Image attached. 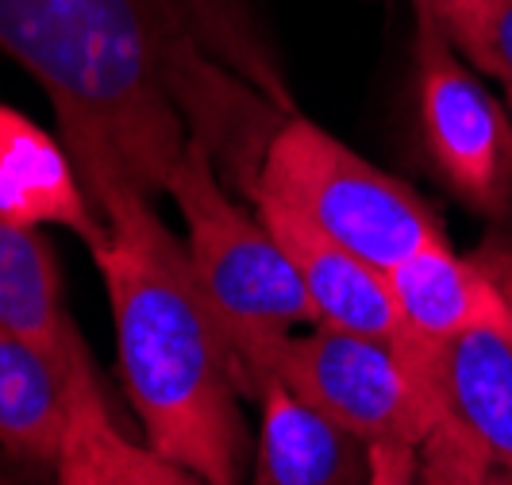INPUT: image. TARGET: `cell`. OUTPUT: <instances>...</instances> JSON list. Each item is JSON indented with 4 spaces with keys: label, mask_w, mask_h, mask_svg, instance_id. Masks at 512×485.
Instances as JSON below:
<instances>
[{
    "label": "cell",
    "mask_w": 512,
    "mask_h": 485,
    "mask_svg": "<svg viewBox=\"0 0 512 485\" xmlns=\"http://www.w3.org/2000/svg\"><path fill=\"white\" fill-rule=\"evenodd\" d=\"M0 54L43 85L89 201L104 185L170 193L189 135L212 151L228 120L174 0H0Z\"/></svg>",
    "instance_id": "6da1fadb"
},
{
    "label": "cell",
    "mask_w": 512,
    "mask_h": 485,
    "mask_svg": "<svg viewBox=\"0 0 512 485\" xmlns=\"http://www.w3.org/2000/svg\"><path fill=\"white\" fill-rule=\"evenodd\" d=\"M93 205L108 224L93 262L147 443L212 485H243L251 459L243 370L185 243L154 212V197L131 185H104Z\"/></svg>",
    "instance_id": "7a4b0ae2"
},
{
    "label": "cell",
    "mask_w": 512,
    "mask_h": 485,
    "mask_svg": "<svg viewBox=\"0 0 512 485\" xmlns=\"http://www.w3.org/2000/svg\"><path fill=\"white\" fill-rule=\"evenodd\" d=\"M170 197L185 220L189 262L239 355L243 389L258 401L274 378L278 351L293 328L316 324V308L274 231L224 189L216 158L197 135L185 143Z\"/></svg>",
    "instance_id": "3957f363"
},
{
    "label": "cell",
    "mask_w": 512,
    "mask_h": 485,
    "mask_svg": "<svg viewBox=\"0 0 512 485\" xmlns=\"http://www.w3.org/2000/svg\"><path fill=\"white\" fill-rule=\"evenodd\" d=\"M251 197H270L297 212L382 274L432 243H447L439 212L412 185L382 174L305 116L274 128Z\"/></svg>",
    "instance_id": "277c9868"
},
{
    "label": "cell",
    "mask_w": 512,
    "mask_h": 485,
    "mask_svg": "<svg viewBox=\"0 0 512 485\" xmlns=\"http://www.w3.org/2000/svg\"><path fill=\"white\" fill-rule=\"evenodd\" d=\"M301 405L359 435L362 443L420 447L439 424L432 393L385 339L316 324L278 351L274 378Z\"/></svg>",
    "instance_id": "5b68a950"
},
{
    "label": "cell",
    "mask_w": 512,
    "mask_h": 485,
    "mask_svg": "<svg viewBox=\"0 0 512 485\" xmlns=\"http://www.w3.org/2000/svg\"><path fill=\"white\" fill-rule=\"evenodd\" d=\"M416 108L443 185L489 224L512 220V124L432 20H416Z\"/></svg>",
    "instance_id": "8992f818"
},
{
    "label": "cell",
    "mask_w": 512,
    "mask_h": 485,
    "mask_svg": "<svg viewBox=\"0 0 512 485\" xmlns=\"http://www.w3.org/2000/svg\"><path fill=\"white\" fill-rule=\"evenodd\" d=\"M397 351L432 393L439 420L455 424L493 470H512V335L474 328L447 343L401 335Z\"/></svg>",
    "instance_id": "52a82bcc"
},
{
    "label": "cell",
    "mask_w": 512,
    "mask_h": 485,
    "mask_svg": "<svg viewBox=\"0 0 512 485\" xmlns=\"http://www.w3.org/2000/svg\"><path fill=\"white\" fill-rule=\"evenodd\" d=\"M251 201L293 262L308 301L316 308V324L385 339L397 347L405 328H401V312H397L393 289L382 270H374L359 255L343 251L324 231H316L308 220H301L297 212H289L278 201H270V197H251Z\"/></svg>",
    "instance_id": "ba28073f"
},
{
    "label": "cell",
    "mask_w": 512,
    "mask_h": 485,
    "mask_svg": "<svg viewBox=\"0 0 512 485\" xmlns=\"http://www.w3.org/2000/svg\"><path fill=\"white\" fill-rule=\"evenodd\" d=\"M0 212L24 228L74 231L89 255L108 239L66 143L8 104H0Z\"/></svg>",
    "instance_id": "9c48e42d"
},
{
    "label": "cell",
    "mask_w": 512,
    "mask_h": 485,
    "mask_svg": "<svg viewBox=\"0 0 512 485\" xmlns=\"http://www.w3.org/2000/svg\"><path fill=\"white\" fill-rule=\"evenodd\" d=\"M401 312L405 339L447 343L474 328L512 335V305L505 289L478 258H459L447 243H432L385 274Z\"/></svg>",
    "instance_id": "30bf717a"
},
{
    "label": "cell",
    "mask_w": 512,
    "mask_h": 485,
    "mask_svg": "<svg viewBox=\"0 0 512 485\" xmlns=\"http://www.w3.org/2000/svg\"><path fill=\"white\" fill-rule=\"evenodd\" d=\"M70 374L0 324V451L24 478L47 482L70 428Z\"/></svg>",
    "instance_id": "8fae6325"
},
{
    "label": "cell",
    "mask_w": 512,
    "mask_h": 485,
    "mask_svg": "<svg viewBox=\"0 0 512 485\" xmlns=\"http://www.w3.org/2000/svg\"><path fill=\"white\" fill-rule=\"evenodd\" d=\"M255 466L247 485H366L370 443L270 382L258 393Z\"/></svg>",
    "instance_id": "7c38bea8"
},
{
    "label": "cell",
    "mask_w": 512,
    "mask_h": 485,
    "mask_svg": "<svg viewBox=\"0 0 512 485\" xmlns=\"http://www.w3.org/2000/svg\"><path fill=\"white\" fill-rule=\"evenodd\" d=\"M0 324L31 339L74 378L93 370L81 335L62 301V274L39 228L12 224L0 212Z\"/></svg>",
    "instance_id": "4fadbf2b"
},
{
    "label": "cell",
    "mask_w": 512,
    "mask_h": 485,
    "mask_svg": "<svg viewBox=\"0 0 512 485\" xmlns=\"http://www.w3.org/2000/svg\"><path fill=\"white\" fill-rule=\"evenodd\" d=\"M58 485H212L197 470L158 455L116 428L97 385V366L70 382V428L54 470Z\"/></svg>",
    "instance_id": "5bb4252c"
},
{
    "label": "cell",
    "mask_w": 512,
    "mask_h": 485,
    "mask_svg": "<svg viewBox=\"0 0 512 485\" xmlns=\"http://www.w3.org/2000/svg\"><path fill=\"white\" fill-rule=\"evenodd\" d=\"M420 485H493V466L455 424L439 420L420 443Z\"/></svg>",
    "instance_id": "9a60e30c"
},
{
    "label": "cell",
    "mask_w": 512,
    "mask_h": 485,
    "mask_svg": "<svg viewBox=\"0 0 512 485\" xmlns=\"http://www.w3.org/2000/svg\"><path fill=\"white\" fill-rule=\"evenodd\" d=\"M416 20L432 24L459 47V54L489 74V12L493 0H412Z\"/></svg>",
    "instance_id": "2e32d148"
},
{
    "label": "cell",
    "mask_w": 512,
    "mask_h": 485,
    "mask_svg": "<svg viewBox=\"0 0 512 485\" xmlns=\"http://www.w3.org/2000/svg\"><path fill=\"white\" fill-rule=\"evenodd\" d=\"M366 485H420V447L412 443H370Z\"/></svg>",
    "instance_id": "e0dca14e"
},
{
    "label": "cell",
    "mask_w": 512,
    "mask_h": 485,
    "mask_svg": "<svg viewBox=\"0 0 512 485\" xmlns=\"http://www.w3.org/2000/svg\"><path fill=\"white\" fill-rule=\"evenodd\" d=\"M489 74L505 85L512 104V0H493L489 12Z\"/></svg>",
    "instance_id": "ac0fdd59"
},
{
    "label": "cell",
    "mask_w": 512,
    "mask_h": 485,
    "mask_svg": "<svg viewBox=\"0 0 512 485\" xmlns=\"http://www.w3.org/2000/svg\"><path fill=\"white\" fill-rule=\"evenodd\" d=\"M474 258L486 266L489 278L505 289V297H509V305H512V243L509 239L489 235V239H482V247L474 251Z\"/></svg>",
    "instance_id": "d6986e66"
},
{
    "label": "cell",
    "mask_w": 512,
    "mask_h": 485,
    "mask_svg": "<svg viewBox=\"0 0 512 485\" xmlns=\"http://www.w3.org/2000/svg\"><path fill=\"white\" fill-rule=\"evenodd\" d=\"M0 485H24V474L4 459V451H0Z\"/></svg>",
    "instance_id": "ffe728a7"
},
{
    "label": "cell",
    "mask_w": 512,
    "mask_h": 485,
    "mask_svg": "<svg viewBox=\"0 0 512 485\" xmlns=\"http://www.w3.org/2000/svg\"><path fill=\"white\" fill-rule=\"evenodd\" d=\"M493 485H512V470H493Z\"/></svg>",
    "instance_id": "44dd1931"
}]
</instances>
